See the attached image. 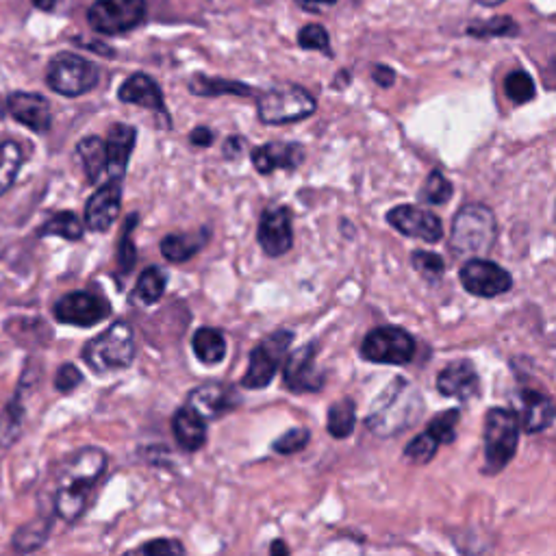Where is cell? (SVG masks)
<instances>
[{
	"label": "cell",
	"instance_id": "obj_1",
	"mask_svg": "<svg viewBox=\"0 0 556 556\" xmlns=\"http://www.w3.org/2000/svg\"><path fill=\"white\" fill-rule=\"evenodd\" d=\"M107 470V454L100 448H83L63 463L55 494V513L74 524L85 513L92 491Z\"/></svg>",
	"mask_w": 556,
	"mask_h": 556
},
{
	"label": "cell",
	"instance_id": "obj_2",
	"mask_svg": "<svg viewBox=\"0 0 556 556\" xmlns=\"http://www.w3.org/2000/svg\"><path fill=\"white\" fill-rule=\"evenodd\" d=\"M424 411V400L407 378H394L391 385L376 398L365 426L376 437H394L407 431Z\"/></svg>",
	"mask_w": 556,
	"mask_h": 556
},
{
	"label": "cell",
	"instance_id": "obj_3",
	"mask_svg": "<svg viewBox=\"0 0 556 556\" xmlns=\"http://www.w3.org/2000/svg\"><path fill=\"white\" fill-rule=\"evenodd\" d=\"M498 239V222L494 211L485 205H465L452 220L450 250L461 257L489 255Z\"/></svg>",
	"mask_w": 556,
	"mask_h": 556
},
{
	"label": "cell",
	"instance_id": "obj_4",
	"mask_svg": "<svg viewBox=\"0 0 556 556\" xmlns=\"http://www.w3.org/2000/svg\"><path fill=\"white\" fill-rule=\"evenodd\" d=\"M83 359L98 374L126 370L135 361V335L129 322L111 324L83 348Z\"/></svg>",
	"mask_w": 556,
	"mask_h": 556
},
{
	"label": "cell",
	"instance_id": "obj_5",
	"mask_svg": "<svg viewBox=\"0 0 556 556\" xmlns=\"http://www.w3.org/2000/svg\"><path fill=\"white\" fill-rule=\"evenodd\" d=\"M520 444V422L511 409L494 407L485 415L483 448H485V472L498 474L511 463Z\"/></svg>",
	"mask_w": 556,
	"mask_h": 556
},
{
	"label": "cell",
	"instance_id": "obj_6",
	"mask_svg": "<svg viewBox=\"0 0 556 556\" xmlns=\"http://www.w3.org/2000/svg\"><path fill=\"white\" fill-rule=\"evenodd\" d=\"M315 109H318L315 98L305 87L294 83L274 85L270 90H265L257 100L259 120L270 126L300 122L313 116Z\"/></svg>",
	"mask_w": 556,
	"mask_h": 556
},
{
	"label": "cell",
	"instance_id": "obj_7",
	"mask_svg": "<svg viewBox=\"0 0 556 556\" xmlns=\"http://www.w3.org/2000/svg\"><path fill=\"white\" fill-rule=\"evenodd\" d=\"M46 83L53 92L77 98L98 85V68L92 61L74 53H59L48 63Z\"/></svg>",
	"mask_w": 556,
	"mask_h": 556
},
{
	"label": "cell",
	"instance_id": "obj_8",
	"mask_svg": "<svg viewBox=\"0 0 556 556\" xmlns=\"http://www.w3.org/2000/svg\"><path fill=\"white\" fill-rule=\"evenodd\" d=\"M294 333L292 331H276L265 337L261 344H257L250 352L248 372L242 378L244 389H265L283 365L287 355V348L292 346Z\"/></svg>",
	"mask_w": 556,
	"mask_h": 556
},
{
	"label": "cell",
	"instance_id": "obj_9",
	"mask_svg": "<svg viewBox=\"0 0 556 556\" xmlns=\"http://www.w3.org/2000/svg\"><path fill=\"white\" fill-rule=\"evenodd\" d=\"M361 357L370 363L407 365L415 357V339L400 326H378L365 335Z\"/></svg>",
	"mask_w": 556,
	"mask_h": 556
},
{
	"label": "cell",
	"instance_id": "obj_10",
	"mask_svg": "<svg viewBox=\"0 0 556 556\" xmlns=\"http://www.w3.org/2000/svg\"><path fill=\"white\" fill-rule=\"evenodd\" d=\"M146 20V0H96L87 11V22L96 33L122 35Z\"/></svg>",
	"mask_w": 556,
	"mask_h": 556
},
{
	"label": "cell",
	"instance_id": "obj_11",
	"mask_svg": "<svg viewBox=\"0 0 556 556\" xmlns=\"http://www.w3.org/2000/svg\"><path fill=\"white\" fill-rule=\"evenodd\" d=\"M55 320L61 324L90 328L111 315V302L92 292H70L55 302Z\"/></svg>",
	"mask_w": 556,
	"mask_h": 556
},
{
	"label": "cell",
	"instance_id": "obj_12",
	"mask_svg": "<svg viewBox=\"0 0 556 556\" xmlns=\"http://www.w3.org/2000/svg\"><path fill=\"white\" fill-rule=\"evenodd\" d=\"M459 278L465 292L476 298H496L513 287V278L507 270L494 261L476 257L463 265Z\"/></svg>",
	"mask_w": 556,
	"mask_h": 556
},
{
	"label": "cell",
	"instance_id": "obj_13",
	"mask_svg": "<svg viewBox=\"0 0 556 556\" xmlns=\"http://www.w3.org/2000/svg\"><path fill=\"white\" fill-rule=\"evenodd\" d=\"M387 222L402 235L420 239L426 244H437L444 237V222L433 211L417 205H398L387 213Z\"/></svg>",
	"mask_w": 556,
	"mask_h": 556
},
{
	"label": "cell",
	"instance_id": "obj_14",
	"mask_svg": "<svg viewBox=\"0 0 556 556\" xmlns=\"http://www.w3.org/2000/svg\"><path fill=\"white\" fill-rule=\"evenodd\" d=\"M315 357H318V346L311 344V341L289 355L283 370V381L289 391H294V394H313V391H320L324 387V372L318 368Z\"/></svg>",
	"mask_w": 556,
	"mask_h": 556
},
{
	"label": "cell",
	"instance_id": "obj_15",
	"mask_svg": "<svg viewBox=\"0 0 556 556\" xmlns=\"http://www.w3.org/2000/svg\"><path fill=\"white\" fill-rule=\"evenodd\" d=\"M257 242L268 257H283L294 246L292 211L289 207H272L261 213Z\"/></svg>",
	"mask_w": 556,
	"mask_h": 556
},
{
	"label": "cell",
	"instance_id": "obj_16",
	"mask_svg": "<svg viewBox=\"0 0 556 556\" xmlns=\"http://www.w3.org/2000/svg\"><path fill=\"white\" fill-rule=\"evenodd\" d=\"M122 207V181L109 179L98 192L92 194L85 205V226L94 233L109 231L120 216Z\"/></svg>",
	"mask_w": 556,
	"mask_h": 556
},
{
	"label": "cell",
	"instance_id": "obj_17",
	"mask_svg": "<svg viewBox=\"0 0 556 556\" xmlns=\"http://www.w3.org/2000/svg\"><path fill=\"white\" fill-rule=\"evenodd\" d=\"M189 407H192L205 422H216L222 415L231 413L239 407L237 391L229 385L222 383H205L196 389L187 398Z\"/></svg>",
	"mask_w": 556,
	"mask_h": 556
},
{
	"label": "cell",
	"instance_id": "obj_18",
	"mask_svg": "<svg viewBox=\"0 0 556 556\" xmlns=\"http://www.w3.org/2000/svg\"><path fill=\"white\" fill-rule=\"evenodd\" d=\"M515 415L522 431L528 435L548 431L554 422V402L537 389H522L515 396Z\"/></svg>",
	"mask_w": 556,
	"mask_h": 556
},
{
	"label": "cell",
	"instance_id": "obj_19",
	"mask_svg": "<svg viewBox=\"0 0 556 556\" xmlns=\"http://www.w3.org/2000/svg\"><path fill=\"white\" fill-rule=\"evenodd\" d=\"M9 116L22 126H27L33 133H46L53 124V111L50 103L42 94L16 92L7 98Z\"/></svg>",
	"mask_w": 556,
	"mask_h": 556
},
{
	"label": "cell",
	"instance_id": "obj_20",
	"mask_svg": "<svg viewBox=\"0 0 556 556\" xmlns=\"http://www.w3.org/2000/svg\"><path fill=\"white\" fill-rule=\"evenodd\" d=\"M252 166L259 174H272L274 170L292 172L302 166L305 161V146L294 142H272L263 144L252 150L250 155Z\"/></svg>",
	"mask_w": 556,
	"mask_h": 556
},
{
	"label": "cell",
	"instance_id": "obj_21",
	"mask_svg": "<svg viewBox=\"0 0 556 556\" xmlns=\"http://www.w3.org/2000/svg\"><path fill=\"white\" fill-rule=\"evenodd\" d=\"M437 389L441 396L457 398L461 402L472 400L480 391V378L472 361L461 359L448 363L444 370L437 374Z\"/></svg>",
	"mask_w": 556,
	"mask_h": 556
},
{
	"label": "cell",
	"instance_id": "obj_22",
	"mask_svg": "<svg viewBox=\"0 0 556 556\" xmlns=\"http://www.w3.org/2000/svg\"><path fill=\"white\" fill-rule=\"evenodd\" d=\"M137 131L129 124H113L105 139L107 146V176L109 179H124L126 166H129L131 153L135 148Z\"/></svg>",
	"mask_w": 556,
	"mask_h": 556
},
{
	"label": "cell",
	"instance_id": "obj_23",
	"mask_svg": "<svg viewBox=\"0 0 556 556\" xmlns=\"http://www.w3.org/2000/svg\"><path fill=\"white\" fill-rule=\"evenodd\" d=\"M118 98L122 100V103L144 107V109L163 113V116H166V103H163L161 87L144 72L131 74V77L120 85Z\"/></svg>",
	"mask_w": 556,
	"mask_h": 556
},
{
	"label": "cell",
	"instance_id": "obj_24",
	"mask_svg": "<svg viewBox=\"0 0 556 556\" xmlns=\"http://www.w3.org/2000/svg\"><path fill=\"white\" fill-rule=\"evenodd\" d=\"M172 433L176 444L187 452H196L207 444V422L189 404L172 415Z\"/></svg>",
	"mask_w": 556,
	"mask_h": 556
},
{
	"label": "cell",
	"instance_id": "obj_25",
	"mask_svg": "<svg viewBox=\"0 0 556 556\" xmlns=\"http://www.w3.org/2000/svg\"><path fill=\"white\" fill-rule=\"evenodd\" d=\"M209 235L211 233L207 229H200L196 233H172L163 237L161 255L170 263H185L205 248V244L209 242Z\"/></svg>",
	"mask_w": 556,
	"mask_h": 556
},
{
	"label": "cell",
	"instance_id": "obj_26",
	"mask_svg": "<svg viewBox=\"0 0 556 556\" xmlns=\"http://www.w3.org/2000/svg\"><path fill=\"white\" fill-rule=\"evenodd\" d=\"M77 155L81 159V166L87 174V181L100 183V179L107 174V146L105 139L98 135L83 137L77 144Z\"/></svg>",
	"mask_w": 556,
	"mask_h": 556
},
{
	"label": "cell",
	"instance_id": "obj_27",
	"mask_svg": "<svg viewBox=\"0 0 556 556\" xmlns=\"http://www.w3.org/2000/svg\"><path fill=\"white\" fill-rule=\"evenodd\" d=\"M194 355L200 363L205 365H218L226 357V339L218 328L202 326L192 337Z\"/></svg>",
	"mask_w": 556,
	"mask_h": 556
},
{
	"label": "cell",
	"instance_id": "obj_28",
	"mask_svg": "<svg viewBox=\"0 0 556 556\" xmlns=\"http://www.w3.org/2000/svg\"><path fill=\"white\" fill-rule=\"evenodd\" d=\"M189 92L202 96V98H216V96H252L255 90L250 85L239 83V81H226L216 77H205V74H196L189 81Z\"/></svg>",
	"mask_w": 556,
	"mask_h": 556
},
{
	"label": "cell",
	"instance_id": "obj_29",
	"mask_svg": "<svg viewBox=\"0 0 556 556\" xmlns=\"http://www.w3.org/2000/svg\"><path fill=\"white\" fill-rule=\"evenodd\" d=\"M357 426V404L352 398L337 400L331 409H328V422L326 431L335 439H348L355 433Z\"/></svg>",
	"mask_w": 556,
	"mask_h": 556
},
{
	"label": "cell",
	"instance_id": "obj_30",
	"mask_svg": "<svg viewBox=\"0 0 556 556\" xmlns=\"http://www.w3.org/2000/svg\"><path fill=\"white\" fill-rule=\"evenodd\" d=\"M83 233H85V226L79 220L77 213L72 211L55 213V216L46 220L40 229V237L55 235V237L68 239V242H79V239H83Z\"/></svg>",
	"mask_w": 556,
	"mask_h": 556
},
{
	"label": "cell",
	"instance_id": "obj_31",
	"mask_svg": "<svg viewBox=\"0 0 556 556\" xmlns=\"http://www.w3.org/2000/svg\"><path fill=\"white\" fill-rule=\"evenodd\" d=\"M22 161H24L22 148L14 142V139L0 142V196H5V192H9V187L16 183Z\"/></svg>",
	"mask_w": 556,
	"mask_h": 556
},
{
	"label": "cell",
	"instance_id": "obj_32",
	"mask_svg": "<svg viewBox=\"0 0 556 556\" xmlns=\"http://www.w3.org/2000/svg\"><path fill=\"white\" fill-rule=\"evenodd\" d=\"M168 278L159 268H146L139 274V281L135 285V296L144 302V305H155L166 294Z\"/></svg>",
	"mask_w": 556,
	"mask_h": 556
},
{
	"label": "cell",
	"instance_id": "obj_33",
	"mask_svg": "<svg viewBox=\"0 0 556 556\" xmlns=\"http://www.w3.org/2000/svg\"><path fill=\"white\" fill-rule=\"evenodd\" d=\"M24 424V409L18 398L9 402L0 415V448H11L18 441Z\"/></svg>",
	"mask_w": 556,
	"mask_h": 556
},
{
	"label": "cell",
	"instance_id": "obj_34",
	"mask_svg": "<svg viewBox=\"0 0 556 556\" xmlns=\"http://www.w3.org/2000/svg\"><path fill=\"white\" fill-rule=\"evenodd\" d=\"M461 411L459 409H450L439 413L435 420L426 426V433L431 435L439 446H448L457 437V424H459Z\"/></svg>",
	"mask_w": 556,
	"mask_h": 556
},
{
	"label": "cell",
	"instance_id": "obj_35",
	"mask_svg": "<svg viewBox=\"0 0 556 556\" xmlns=\"http://www.w3.org/2000/svg\"><path fill=\"white\" fill-rule=\"evenodd\" d=\"M504 92H507V96L513 100V103L524 105L535 98L537 87H535V81L530 79L528 72L515 70L509 74L507 79H504Z\"/></svg>",
	"mask_w": 556,
	"mask_h": 556
},
{
	"label": "cell",
	"instance_id": "obj_36",
	"mask_svg": "<svg viewBox=\"0 0 556 556\" xmlns=\"http://www.w3.org/2000/svg\"><path fill=\"white\" fill-rule=\"evenodd\" d=\"M467 33L480 37V40H485V37H511V35H517V24L509 16H496L485 22L470 24V27H467Z\"/></svg>",
	"mask_w": 556,
	"mask_h": 556
},
{
	"label": "cell",
	"instance_id": "obj_37",
	"mask_svg": "<svg viewBox=\"0 0 556 556\" xmlns=\"http://www.w3.org/2000/svg\"><path fill=\"white\" fill-rule=\"evenodd\" d=\"M411 263H413V270L420 274L422 278H426L428 283H437L446 272L444 259L435 255V252H428V250H415L411 255Z\"/></svg>",
	"mask_w": 556,
	"mask_h": 556
},
{
	"label": "cell",
	"instance_id": "obj_38",
	"mask_svg": "<svg viewBox=\"0 0 556 556\" xmlns=\"http://www.w3.org/2000/svg\"><path fill=\"white\" fill-rule=\"evenodd\" d=\"M452 194H454V187L444 174H441L439 170H433L431 174H428V179L422 189V198L426 202H431V205H435V207L448 205Z\"/></svg>",
	"mask_w": 556,
	"mask_h": 556
},
{
	"label": "cell",
	"instance_id": "obj_39",
	"mask_svg": "<svg viewBox=\"0 0 556 556\" xmlns=\"http://www.w3.org/2000/svg\"><path fill=\"white\" fill-rule=\"evenodd\" d=\"M135 226H137V213H131V216L126 218L124 231L120 235V246H118V263H120V270L124 274H129L133 270L135 259H137V248L133 244Z\"/></svg>",
	"mask_w": 556,
	"mask_h": 556
},
{
	"label": "cell",
	"instance_id": "obj_40",
	"mask_svg": "<svg viewBox=\"0 0 556 556\" xmlns=\"http://www.w3.org/2000/svg\"><path fill=\"white\" fill-rule=\"evenodd\" d=\"M437 450H439L437 441L424 431L422 435H417L415 439L409 441L407 448H404V459H409L415 465H426L435 459Z\"/></svg>",
	"mask_w": 556,
	"mask_h": 556
},
{
	"label": "cell",
	"instance_id": "obj_41",
	"mask_svg": "<svg viewBox=\"0 0 556 556\" xmlns=\"http://www.w3.org/2000/svg\"><path fill=\"white\" fill-rule=\"evenodd\" d=\"M309 439H311V433L307 431V428H292V431H287L283 437L272 441V452L289 457V454L305 450L309 446Z\"/></svg>",
	"mask_w": 556,
	"mask_h": 556
},
{
	"label": "cell",
	"instance_id": "obj_42",
	"mask_svg": "<svg viewBox=\"0 0 556 556\" xmlns=\"http://www.w3.org/2000/svg\"><path fill=\"white\" fill-rule=\"evenodd\" d=\"M298 44L305 50H320V53H324V55H333L331 53V37H328L322 24H307L305 29H300Z\"/></svg>",
	"mask_w": 556,
	"mask_h": 556
},
{
	"label": "cell",
	"instance_id": "obj_43",
	"mask_svg": "<svg viewBox=\"0 0 556 556\" xmlns=\"http://www.w3.org/2000/svg\"><path fill=\"white\" fill-rule=\"evenodd\" d=\"M46 535H48V524L35 522V524L24 526L22 530H18V535H16V539H14L16 550L29 552V550L40 548L42 543L46 541Z\"/></svg>",
	"mask_w": 556,
	"mask_h": 556
},
{
	"label": "cell",
	"instance_id": "obj_44",
	"mask_svg": "<svg viewBox=\"0 0 556 556\" xmlns=\"http://www.w3.org/2000/svg\"><path fill=\"white\" fill-rule=\"evenodd\" d=\"M137 554H146V556H174V554H185V548L181 541L176 539H153L139 546L137 550H133Z\"/></svg>",
	"mask_w": 556,
	"mask_h": 556
},
{
	"label": "cell",
	"instance_id": "obj_45",
	"mask_svg": "<svg viewBox=\"0 0 556 556\" xmlns=\"http://www.w3.org/2000/svg\"><path fill=\"white\" fill-rule=\"evenodd\" d=\"M83 383V374L72 363H63L57 376H55V387L61 391V394H70V391L77 389Z\"/></svg>",
	"mask_w": 556,
	"mask_h": 556
},
{
	"label": "cell",
	"instance_id": "obj_46",
	"mask_svg": "<svg viewBox=\"0 0 556 556\" xmlns=\"http://www.w3.org/2000/svg\"><path fill=\"white\" fill-rule=\"evenodd\" d=\"M294 3L305 9V11H313V14H322V11L335 7L339 0H294Z\"/></svg>",
	"mask_w": 556,
	"mask_h": 556
},
{
	"label": "cell",
	"instance_id": "obj_47",
	"mask_svg": "<svg viewBox=\"0 0 556 556\" xmlns=\"http://www.w3.org/2000/svg\"><path fill=\"white\" fill-rule=\"evenodd\" d=\"M372 79L378 87H391L396 83V72L389 66H376L372 72Z\"/></svg>",
	"mask_w": 556,
	"mask_h": 556
},
{
	"label": "cell",
	"instance_id": "obj_48",
	"mask_svg": "<svg viewBox=\"0 0 556 556\" xmlns=\"http://www.w3.org/2000/svg\"><path fill=\"white\" fill-rule=\"evenodd\" d=\"M189 142H192L194 146L207 148L213 144V131L207 129V126H196V129L189 133Z\"/></svg>",
	"mask_w": 556,
	"mask_h": 556
},
{
	"label": "cell",
	"instance_id": "obj_49",
	"mask_svg": "<svg viewBox=\"0 0 556 556\" xmlns=\"http://www.w3.org/2000/svg\"><path fill=\"white\" fill-rule=\"evenodd\" d=\"M244 144H246V139H244V137H237V135L226 139V144H224V155H226V159H235V157H239V153H242Z\"/></svg>",
	"mask_w": 556,
	"mask_h": 556
},
{
	"label": "cell",
	"instance_id": "obj_50",
	"mask_svg": "<svg viewBox=\"0 0 556 556\" xmlns=\"http://www.w3.org/2000/svg\"><path fill=\"white\" fill-rule=\"evenodd\" d=\"M59 0H33V5L42 11H53L57 7Z\"/></svg>",
	"mask_w": 556,
	"mask_h": 556
},
{
	"label": "cell",
	"instance_id": "obj_51",
	"mask_svg": "<svg viewBox=\"0 0 556 556\" xmlns=\"http://www.w3.org/2000/svg\"><path fill=\"white\" fill-rule=\"evenodd\" d=\"M270 554H283L285 556V554H289V548L285 546L281 539H276L272 546H270Z\"/></svg>",
	"mask_w": 556,
	"mask_h": 556
},
{
	"label": "cell",
	"instance_id": "obj_52",
	"mask_svg": "<svg viewBox=\"0 0 556 556\" xmlns=\"http://www.w3.org/2000/svg\"><path fill=\"white\" fill-rule=\"evenodd\" d=\"M476 3H480V5H487V7H496V5L507 3V0H476Z\"/></svg>",
	"mask_w": 556,
	"mask_h": 556
}]
</instances>
